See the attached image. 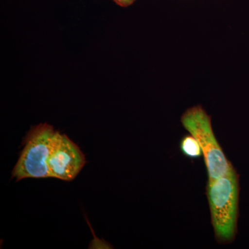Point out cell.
Returning a JSON list of instances; mask_svg holds the SVG:
<instances>
[{
	"label": "cell",
	"mask_w": 249,
	"mask_h": 249,
	"mask_svg": "<svg viewBox=\"0 0 249 249\" xmlns=\"http://www.w3.org/2000/svg\"><path fill=\"white\" fill-rule=\"evenodd\" d=\"M211 224L218 243H231L235 238L238 219L239 176L234 167L224 176L206 186Z\"/></svg>",
	"instance_id": "1"
},
{
	"label": "cell",
	"mask_w": 249,
	"mask_h": 249,
	"mask_svg": "<svg viewBox=\"0 0 249 249\" xmlns=\"http://www.w3.org/2000/svg\"><path fill=\"white\" fill-rule=\"evenodd\" d=\"M185 129L196 139L204 156L208 182L224 176L233 165L229 161L213 130L211 117L201 106L187 109L181 117Z\"/></svg>",
	"instance_id": "2"
},
{
	"label": "cell",
	"mask_w": 249,
	"mask_h": 249,
	"mask_svg": "<svg viewBox=\"0 0 249 249\" xmlns=\"http://www.w3.org/2000/svg\"><path fill=\"white\" fill-rule=\"evenodd\" d=\"M57 131L47 124L33 127L24 141V148L15 165L12 178L19 181L26 178L49 177L47 161Z\"/></svg>",
	"instance_id": "3"
},
{
	"label": "cell",
	"mask_w": 249,
	"mask_h": 249,
	"mask_svg": "<svg viewBox=\"0 0 249 249\" xmlns=\"http://www.w3.org/2000/svg\"><path fill=\"white\" fill-rule=\"evenodd\" d=\"M85 164V156L79 147L67 135L57 131L47 161L49 177L71 181Z\"/></svg>",
	"instance_id": "4"
},
{
	"label": "cell",
	"mask_w": 249,
	"mask_h": 249,
	"mask_svg": "<svg viewBox=\"0 0 249 249\" xmlns=\"http://www.w3.org/2000/svg\"><path fill=\"white\" fill-rule=\"evenodd\" d=\"M180 150L190 159H199L203 155L202 150L196 139L191 135L185 136L180 142Z\"/></svg>",
	"instance_id": "5"
},
{
	"label": "cell",
	"mask_w": 249,
	"mask_h": 249,
	"mask_svg": "<svg viewBox=\"0 0 249 249\" xmlns=\"http://www.w3.org/2000/svg\"><path fill=\"white\" fill-rule=\"evenodd\" d=\"M116 4L121 6V7H127L133 4L136 0H113Z\"/></svg>",
	"instance_id": "6"
}]
</instances>
